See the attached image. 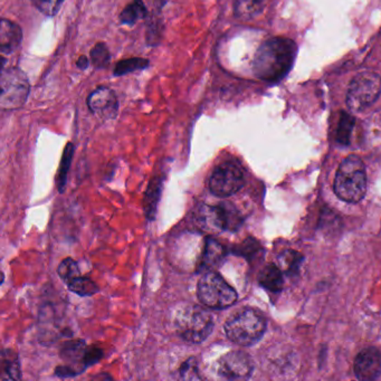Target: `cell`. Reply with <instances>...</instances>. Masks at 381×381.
Returning a JSON list of instances; mask_svg holds the SVG:
<instances>
[{
	"label": "cell",
	"instance_id": "25",
	"mask_svg": "<svg viewBox=\"0 0 381 381\" xmlns=\"http://www.w3.org/2000/svg\"><path fill=\"white\" fill-rule=\"evenodd\" d=\"M91 62L96 68H107L111 61V54L107 44L104 43H98L91 50L90 53Z\"/></svg>",
	"mask_w": 381,
	"mask_h": 381
},
{
	"label": "cell",
	"instance_id": "10",
	"mask_svg": "<svg viewBox=\"0 0 381 381\" xmlns=\"http://www.w3.org/2000/svg\"><path fill=\"white\" fill-rule=\"evenodd\" d=\"M253 371L252 359L241 351H232L219 358L216 362L217 375L227 380L250 378Z\"/></svg>",
	"mask_w": 381,
	"mask_h": 381
},
{
	"label": "cell",
	"instance_id": "6",
	"mask_svg": "<svg viewBox=\"0 0 381 381\" xmlns=\"http://www.w3.org/2000/svg\"><path fill=\"white\" fill-rule=\"evenodd\" d=\"M380 94L381 76L375 72H361L351 80L345 103L351 112H361L371 107Z\"/></svg>",
	"mask_w": 381,
	"mask_h": 381
},
{
	"label": "cell",
	"instance_id": "21",
	"mask_svg": "<svg viewBox=\"0 0 381 381\" xmlns=\"http://www.w3.org/2000/svg\"><path fill=\"white\" fill-rule=\"evenodd\" d=\"M303 257L300 253L292 250L284 251L278 256V267H280L282 272L292 274V273L297 272V269H299Z\"/></svg>",
	"mask_w": 381,
	"mask_h": 381
},
{
	"label": "cell",
	"instance_id": "23",
	"mask_svg": "<svg viewBox=\"0 0 381 381\" xmlns=\"http://www.w3.org/2000/svg\"><path fill=\"white\" fill-rule=\"evenodd\" d=\"M70 291L74 292L75 294L81 297H91L96 294L98 292V285L92 280L87 278H76L68 284Z\"/></svg>",
	"mask_w": 381,
	"mask_h": 381
},
{
	"label": "cell",
	"instance_id": "5",
	"mask_svg": "<svg viewBox=\"0 0 381 381\" xmlns=\"http://www.w3.org/2000/svg\"><path fill=\"white\" fill-rule=\"evenodd\" d=\"M174 324L182 339L191 343H200L213 332L214 317L202 306L190 304L178 312Z\"/></svg>",
	"mask_w": 381,
	"mask_h": 381
},
{
	"label": "cell",
	"instance_id": "20",
	"mask_svg": "<svg viewBox=\"0 0 381 381\" xmlns=\"http://www.w3.org/2000/svg\"><path fill=\"white\" fill-rule=\"evenodd\" d=\"M148 59L143 57H132V59H124L120 61L118 64L115 65L114 73L115 76H124L126 74L133 73V72H139V70H146L149 68Z\"/></svg>",
	"mask_w": 381,
	"mask_h": 381
},
{
	"label": "cell",
	"instance_id": "9",
	"mask_svg": "<svg viewBox=\"0 0 381 381\" xmlns=\"http://www.w3.org/2000/svg\"><path fill=\"white\" fill-rule=\"evenodd\" d=\"M244 182L241 167L233 161H226L214 170L209 179V189L215 196L230 197L241 190Z\"/></svg>",
	"mask_w": 381,
	"mask_h": 381
},
{
	"label": "cell",
	"instance_id": "29",
	"mask_svg": "<svg viewBox=\"0 0 381 381\" xmlns=\"http://www.w3.org/2000/svg\"><path fill=\"white\" fill-rule=\"evenodd\" d=\"M179 378L184 379V380H200L202 379L200 373H198V364H197L196 358L191 357L182 364L179 370Z\"/></svg>",
	"mask_w": 381,
	"mask_h": 381
},
{
	"label": "cell",
	"instance_id": "26",
	"mask_svg": "<svg viewBox=\"0 0 381 381\" xmlns=\"http://www.w3.org/2000/svg\"><path fill=\"white\" fill-rule=\"evenodd\" d=\"M57 272H59V278H62L65 283L68 284L76 278H79V265L72 258H65L64 261L59 264Z\"/></svg>",
	"mask_w": 381,
	"mask_h": 381
},
{
	"label": "cell",
	"instance_id": "30",
	"mask_svg": "<svg viewBox=\"0 0 381 381\" xmlns=\"http://www.w3.org/2000/svg\"><path fill=\"white\" fill-rule=\"evenodd\" d=\"M102 357V351L100 349H96V348H92L90 350H87L85 353V364L89 366V364H93L94 362L100 360Z\"/></svg>",
	"mask_w": 381,
	"mask_h": 381
},
{
	"label": "cell",
	"instance_id": "17",
	"mask_svg": "<svg viewBox=\"0 0 381 381\" xmlns=\"http://www.w3.org/2000/svg\"><path fill=\"white\" fill-rule=\"evenodd\" d=\"M148 17V9L142 0H132L120 14V22L124 25H135L140 20Z\"/></svg>",
	"mask_w": 381,
	"mask_h": 381
},
{
	"label": "cell",
	"instance_id": "14",
	"mask_svg": "<svg viewBox=\"0 0 381 381\" xmlns=\"http://www.w3.org/2000/svg\"><path fill=\"white\" fill-rule=\"evenodd\" d=\"M226 257V250L218 241L208 237L205 241V248L202 253L200 269L202 271H211L215 267H218Z\"/></svg>",
	"mask_w": 381,
	"mask_h": 381
},
{
	"label": "cell",
	"instance_id": "11",
	"mask_svg": "<svg viewBox=\"0 0 381 381\" xmlns=\"http://www.w3.org/2000/svg\"><path fill=\"white\" fill-rule=\"evenodd\" d=\"M87 107L93 114L102 120L117 118L119 112V101L111 89L100 87L87 98Z\"/></svg>",
	"mask_w": 381,
	"mask_h": 381
},
{
	"label": "cell",
	"instance_id": "28",
	"mask_svg": "<svg viewBox=\"0 0 381 381\" xmlns=\"http://www.w3.org/2000/svg\"><path fill=\"white\" fill-rule=\"evenodd\" d=\"M74 146L72 143H68L64 150L63 154L62 163H61V169H59V191L62 193L64 190L65 181H66V174H68V168H70V161L73 158Z\"/></svg>",
	"mask_w": 381,
	"mask_h": 381
},
{
	"label": "cell",
	"instance_id": "13",
	"mask_svg": "<svg viewBox=\"0 0 381 381\" xmlns=\"http://www.w3.org/2000/svg\"><path fill=\"white\" fill-rule=\"evenodd\" d=\"M23 40V31L12 20L3 18L0 24V52L1 55L14 53Z\"/></svg>",
	"mask_w": 381,
	"mask_h": 381
},
{
	"label": "cell",
	"instance_id": "22",
	"mask_svg": "<svg viewBox=\"0 0 381 381\" xmlns=\"http://www.w3.org/2000/svg\"><path fill=\"white\" fill-rule=\"evenodd\" d=\"M163 20L156 15H152L147 24L146 40L149 46L159 45L163 36Z\"/></svg>",
	"mask_w": 381,
	"mask_h": 381
},
{
	"label": "cell",
	"instance_id": "24",
	"mask_svg": "<svg viewBox=\"0 0 381 381\" xmlns=\"http://www.w3.org/2000/svg\"><path fill=\"white\" fill-rule=\"evenodd\" d=\"M85 353H87V349H85L84 342L73 341L65 343L61 354H62V358L66 359L68 361L75 362L82 360L84 366H87L85 364Z\"/></svg>",
	"mask_w": 381,
	"mask_h": 381
},
{
	"label": "cell",
	"instance_id": "31",
	"mask_svg": "<svg viewBox=\"0 0 381 381\" xmlns=\"http://www.w3.org/2000/svg\"><path fill=\"white\" fill-rule=\"evenodd\" d=\"M89 65H90V61H89V59L85 55H81L79 59H77V62H76V66L82 70H87L89 68Z\"/></svg>",
	"mask_w": 381,
	"mask_h": 381
},
{
	"label": "cell",
	"instance_id": "8",
	"mask_svg": "<svg viewBox=\"0 0 381 381\" xmlns=\"http://www.w3.org/2000/svg\"><path fill=\"white\" fill-rule=\"evenodd\" d=\"M29 77L23 70L13 68L1 70L0 79V107L3 110H16L24 107L29 96Z\"/></svg>",
	"mask_w": 381,
	"mask_h": 381
},
{
	"label": "cell",
	"instance_id": "19",
	"mask_svg": "<svg viewBox=\"0 0 381 381\" xmlns=\"http://www.w3.org/2000/svg\"><path fill=\"white\" fill-rule=\"evenodd\" d=\"M354 118L345 111H342L340 114L339 124L336 128V141L341 143L343 146H347L350 142L351 135H352L353 128H354Z\"/></svg>",
	"mask_w": 381,
	"mask_h": 381
},
{
	"label": "cell",
	"instance_id": "18",
	"mask_svg": "<svg viewBox=\"0 0 381 381\" xmlns=\"http://www.w3.org/2000/svg\"><path fill=\"white\" fill-rule=\"evenodd\" d=\"M1 379L3 380H20V360L16 353L12 350H5L1 356Z\"/></svg>",
	"mask_w": 381,
	"mask_h": 381
},
{
	"label": "cell",
	"instance_id": "15",
	"mask_svg": "<svg viewBox=\"0 0 381 381\" xmlns=\"http://www.w3.org/2000/svg\"><path fill=\"white\" fill-rule=\"evenodd\" d=\"M267 0H234V13L239 20H250L264 12Z\"/></svg>",
	"mask_w": 381,
	"mask_h": 381
},
{
	"label": "cell",
	"instance_id": "2",
	"mask_svg": "<svg viewBox=\"0 0 381 381\" xmlns=\"http://www.w3.org/2000/svg\"><path fill=\"white\" fill-rule=\"evenodd\" d=\"M367 191V172L358 156H349L342 161L334 179V193L345 202H359Z\"/></svg>",
	"mask_w": 381,
	"mask_h": 381
},
{
	"label": "cell",
	"instance_id": "1",
	"mask_svg": "<svg viewBox=\"0 0 381 381\" xmlns=\"http://www.w3.org/2000/svg\"><path fill=\"white\" fill-rule=\"evenodd\" d=\"M297 52V44L290 38L273 37L265 40L256 52L253 62L254 74L261 81H281L294 64Z\"/></svg>",
	"mask_w": 381,
	"mask_h": 381
},
{
	"label": "cell",
	"instance_id": "32",
	"mask_svg": "<svg viewBox=\"0 0 381 381\" xmlns=\"http://www.w3.org/2000/svg\"><path fill=\"white\" fill-rule=\"evenodd\" d=\"M168 1L169 0H154V6L157 8L158 12H160L168 3Z\"/></svg>",
	"mask_w": 381,
	"mask_h": 381
},
{
	"label": "cell",
	"instance_id": "7",
	"mask_svg": "<svg viewBox=\"0 0 381 381\" xmlns=\"http://www.w3.org/2000/svg\"><path fill=\"white\" fill-rule=\"evenodd\" d=\"M197 295L204 306L211 308H225L237 301V293L214 269L202 274L197 286Z\"/></svg>",
	"mask_w": 381,
	"mask_h": 381
},
{
	"label": "cell",
	"instance_id": "4",
	"mask_svg": "<svg viewBox=\"0 0 381 381\" xmlns=\"http://www.w3.org/2000/svg\"><path fill=\"white\" fill-rule=\"evenodd\" d=\"M241 217L235 206L222 202L217 206L200 204L194 211V223L206 233H221L223 230H236L241 226Z\"/></svg>",
	"mask_w": 381,
	"mask_h": 381
},
{
	"label": "cell",
	"instance_id": "16",
	"mask_svg": "<svg viewBox=\"0 0 381 381\" xmlns=\"http://www.w3.org/2000/svg\"><path fill=\"white\" fill-rule=\"evenodd\" d=\"M258 282L267 291L278 293L283 289L282 271L274 264H269L262 269L258 276Z\"/></svg>",
	"mask_w": 381,
	"mask_h": 381
},
{
	"label": "cell",
	"instance_id": "3",
	"mask_svg": "<svg viewBox=\"0 0 381 381\" xmlns=\"http://www.w3.org/2000/svg\"><path fill=\"white\" fill-rule=\"evenodd\" d=\"M267 330V320L253 308H243L228 318L225 332L236 345L250 347L263 336Z\"/></svg>",
	"mask_w": 381,
	"mask_h": 381
},
{
	"label": "cell",
	"instance_id": "27",
	"mask_svg": "<svg viewBox=\"0 0 381 381\" xmlns=\"http://www.w3.org/2000/svg\"><path fill=\"white\" fill-rule=\"evenodd\" d=\"M65 0H31V3L42 14L53 17L62 7Z\"/></svg>",
	"mask_w": 381,
	"mask_h": 381
},
{
	"label": "cell",
	"instance_id": "12",
	"mask_svg": "<svg viewBox=\"0 0 381 381\" xmlns=\"http://www.w3.org/2000/svg\"><path fill=\"white\" fill-rule=\"evenodd\" d=\"M354 373L359 380H375L381 375V352L367 348L359 353L354 362Z\"/></svg>",
	"mask_w": 381,
	"mask_h": 381
}]
</instances>
